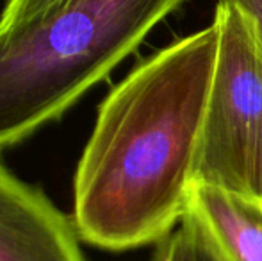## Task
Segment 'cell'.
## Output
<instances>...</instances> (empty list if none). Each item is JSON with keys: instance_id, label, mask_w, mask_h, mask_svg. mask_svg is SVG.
<instances>
[{"instance_id": "obj_1", "label": "cell", "mask_w": 262, "mask_h": 261, "mask_svg": "<svg viewBox=\"0 0 262 261\" xmlns=\"http://www.w3.org/2000/svg\"><path fill=\"white\" fill-rule=\"evenodd\" d=\"M217 56V29L169 43L111 90L75 172L73 226L121 252L159 244L186 216Z\"/></svg>"}, {"instance_id": "obj_8", "label": "cell", "mask_w": 262, "mask_h": 261, "mask_svg": "<svg viewBox=\"0 0 262 261\" xmlns=\"http://www.w3.org/2000/svg\"><path fill=\"white\" fill-rule=\"evenodd\" d=\"M223 2H234L237 4L241 9L252 16L253 24H255L257 34H259L260 45H262V0H223Z\"/></svg>"}, {"instance_id": "obj_3", "label": "cell", "mask_w": 262, "mask_h": 261, "mask_svg": "<svg viewBox=\"0 0 262 261\" xmlns=\"http://www.w3.org/2000/svg\"><path fill=\"white\" fill-rule=\"evenodd\" d=\"M214 68L196 183L260 198L262 45L255 24L234 2L217 0Z\"/></svg>"}, {"instance_id": "obj_7", "label": "cell", "mask_w": 262, "mask_h": 261, "mask_svg": "<svg viewBox=\"0 0 262 261\" xmlns=\"http://www.w3.org/2000/svg\"><path fill=\"white\" fill-rule=\"evenodd\" d=\"M61 2L62 0H7L0 16V31L32 20Z\"/></svg>"}, {"instance_id": "obj_2", "label": "cell", "mask_w": 262, "mask_h": 261, "mask_svg": "<svg viewBox=\"0 0 262 261\" xmlns=\"http://www.w3.org/2000/svg\"><path fill=\"white\" fill-rule=\"evenodd\" d=\"M184 0H62L0 31V152L57 120Z\"/></svg>"}, {"instance_id": "obj_9", "label": "cell", "mask_w": 262, "mask_h": 261, "mask_svg": "<svg viewBox=\"0 0 262 261\" xmlns=\"http://www.w3.org/2000/svg\"><path fill=\"white\" fill-rule=\"evenodd\" d=\"M260 197H262V172H260Z\"/></svg>"}, {"instance_id": "obj_5", "label": "cell", "mask_w": 262, "mask_h": 261, "mask_svg": "<svg viewBox=\"0 0 262 261\" xmlns=\"http://www.w3.org/2000/svg\"><path fill=\"white\" fill-rule=\"evenodd\" d=\"M187 213L207 229L228 261H262V200L196 183Z\"/></svg>"}, {"instance_id": "obj_4", "label": "cell", "mask_w": 262, "mask_h": 261, "mask_svg": "<svg viewBox=\"0 0 262 261\" xmlns=\"http://www.w3.org/2000/svg\"><path fill=\"white\" fill-rule=\"evenodd\" d=\"M0 261H86L70 220L0 165Z\"/></svg>"}, {"instance_id": "obj_6", "label": "cell", "mask_w": 262, "mask_h": 261, "mask_svg": "<svg viewBox=\"0 0 262 261\" xmlns=\"http://www.w3.org/2000/svg\"><path fill=\"white\" fill-rule=\"evenodd\" d=\"M154 261H228L202 222L191 213L157 244Z\"/></svg>"}]
</instances>
